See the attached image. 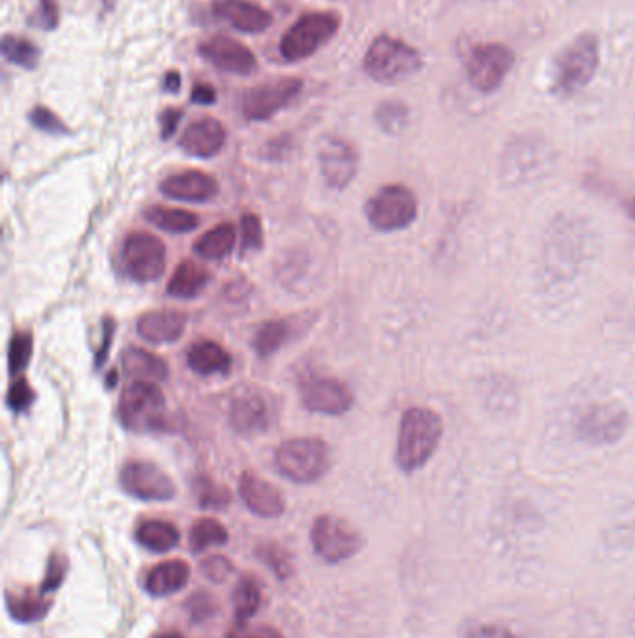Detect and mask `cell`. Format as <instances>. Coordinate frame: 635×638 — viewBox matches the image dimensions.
I'll return each instance as SVG.
<instances>
[{"label": "cell", "instance_id": "obj_1", "mask_svg": "<svg viewBox=\"0 0 635 638\" xmlns=\"http://www.w3.org/2000/svg\"><path fill=\"white\" fill-rule=\"evenodd\" d=\"M443 424L438 413L427 407L404 411L397 434L396 462L402 473L426 467L442 440Z\"/></svg>", "mask_w": 635, "mask_h": 638}, {"label": "cell", "instance_id": "obj_2", "mask_svg": "<svg viewBox=\"0 0 635 638\" xmlns=\"http://www.w3.org/2000/svg\"><path fill=\"white\" fill-rule=\"evenodd\" d=\"M601 65V40L593 32H583L561 49L552 65V94L569 100L593 81Z\"/></svg>", "mask_w": 635, "mask_h": 638}, {"label": "cell", "instance_id": "obj_3", "mask_svg": "<svg viewBox=\"0 0 635 638\" xmlns=\"http://www.w3.org/2000/svg\"><path fill=\"white\" fill-rule=\"evenodd\" d=\"M117 415L123 428L134 434H157L168 429L166 398L157 383L150 381H133L123 388Z\"/></svg>", "mask_w": 635, "mask_h": 638}, {"label": "cell", "instance_id": "obj_4", "mask_svg": "<svg viewBox=\"0 0 635 638\" xmlns=\"http://www.w3.org/2000/svg\"><path fill=\"white\" fill-rule=\"evenodd\" d=\"M275 465L287 480L308 486L330 469V448L319 437H293L276 448Z\"/></svg>", "mask_w": 635, "mask_h": 638}, {"label": "cell", "instance_id": "obj_5", "mask_svg": "<svg viewBox=\"0 0 635 638\" xmlns=\"http://www.w3.org/2000/svg\"><path fill=\"white\" fill-rule=\"evenodd\" d=\"M423 68L420 51L404 41L382 34L375 38L363 57V70L380 84H397Z\"/></svg>", "mask_w": 635, "mask_h": 638}, {"label": "cell", "instance_id": "obj_6", "mask_svg": "<svg viewBox=\"0 0 635 638\" xmlns=\"http://www.w3.org/2000/svg\"><path fill=\"white\" fill-rule=\"evenodd\" d=\"M341 18L336 12H309L281 36L280 53L287 62H303L338 34Z\"/></svg>", "mask_w": 635, "mask_h": 638}, {"label": "cell", "instance_id": "obj_7", "mask_svg": "<svg viewBox=\"0 0 635 638\" xmlns=\"http://www.w3.org/2000/svg\"><path fill=\"white\" fill-rule=\"evenodd\" d=\"M366 215L377 232H399L408 229L418 217V199L407 185L391 183L369 199Z\"/></svg>", "mask_w": 635, "mask_h": 638}, {"label": "cell", "instance_id": "obj_8", "mask_svg": "<svg viewBox=\"0 0 635 638\" xmlns=\"http://www.w3.org/2000/svg\"><path fill=\"white\" fill-rule=\"evenodd\" d=\"M120 265L133 281L142 284L158 281L166 270V246L157 235L133 232L123 241Z\"/></svg>", "mask_w": 635, "mask_h": 638}, {"label": "cell", "instance_id": "obj_9", "mask_svg": "<svg viewBox=\"0 0 635 638\" xmlns=\"http://www.w3.org/2000/svg\"><path fill=\"white\" fill-rule=\"evenodd\" d=\"M628 428L629 413L618 402L591 404L576 422L577 439L591 446L615 445Z\"/></svg>", "mask_w": 635, "mask_h": 638}, {"label": "cell", "instance_id": "obj_10", "mask_svg": "<svg viewBox=\"0 0 635 638\" xmlns=\"http://www.w3.org/2000/svg\"><path fill=\"white\" fill-rule=\"evenodd\" d=\"M311 544L319 557L328 564H339L356 557L363 547V538L349 521L325 514L315 519Z\"/></svg>", "mask_w": 635, "mask_h": 638}, {"label": "cell", "instance_id": "obj_11", "mask_svg": "<svg viewBox=\"0 0 635 638\" xmlns=\"http://www.w3.org/2000/svg\"><path fill=\"white\" fill-rule=\"evenodd\" d=\"M514 53L502 43H481L468 54V82L481 94H494L513 70Z\"/></svg>", "mask_w": 635, "mask_h": 638}, {"label": "cell", "instance_id": "obj_12", "mask_svg": "<svg viewBox=\"0 0 635 638\" xmlns=\"http://www.w3.org/2000/svg\"><path fill=\"white\" fill-rule=\"evenodd\" d=\"M303 90V79L276 77L259 82L243 95V117L248 122H265L284 111Z\"/></svg>", "mask_w": 635, "mask_h": 638}, {"label": "cell", "instance_id": "obj_13", "mask_svg": "<svg viewBox=\"0 0 635 638\" xmlns=\"http://www.w3.org/2000/svg\"><path fill=\"white\" fill-rule=\"evenodd\" d=\"M276 415L278 411L270 394L248 391L237 394L229 405V426L243 437H256L273 428Z\"/></svg>", "mask_w": 635, "mask_h": 638}, {"label": "cell", "instance_id": "obj_14", "mask_svg": "<svg viewBox=\"0 0 635 638\" xmlns=\"http://www.w3.org/2000/svg\"><path fill=\"white\" fill-rule=\"evenodd\" d=\"M120 484L127 495L146 503H164L175 497L174 482L152 462L134 459L125 463L120 473Z\"/></svg>", "mask_w": 635, "mask_h": 638}, {"label": "cell", "instance_id": "obj_15", "mask_svg": "<svg viewBox=\"0 0 635 638\" xmlns=\"http://www.w3.org/2000/svg\"><path fill=\"white\" fill-rule=\"evenodd\" d=\"M304 407L321 415L339 416L355 405V394L344 381L334 377H311L300 387Z\"/></svg>", "mask_w": 635, "mask_h": 638}, {"label": "cell", "instance_id": "obj_16", "mask_svg": "<svg viewBox=\"0 0 635 638\" xmlns=\"http://www.w3.org/2000/svg\"><path fill=\"white\" fill-rule=\"evenodd\" d=\"M198 51L216 70L229 75L248 77L259 68L256 54L252 53L245 43L228 36H213L209 40L202 41Z\"/></svg>", "mask_w": 635, "mask_h": 638}, {"label": "cell", "instance_id": "obj_17", "mask_svg": "<svg viewBox=\"0 0 635 638\" xmlns=\"http://www.w3.org/2000/svg\"><path fill=\"white\" fill-rule=\"evenodd\" d=\"M319 169L328 188L344 191L358 172V152L344 139L327 136L319 146Z\"/></svg>", "mask_w": 635, "mask_h": 638}, {"label": "cell", "instance_id": "obj_18", "mask_svg": "<svg viewBox=\"0 0 635 638\" xmlns=\"http://www.w3.org/2000/svg\"><path fill=\"white\" fill-rule=\"evenodd\" d=\"M239 493L246 508L257 517L276 519V517L284 516L286 512V500L281 497L280 489L256 473L245 470L240 475Z\"/></svg>", "mask_w": 635, "mask_h": 638}, {"label": "cell", "instance_id": "obj_19", "mask_svg": "<svg viewBox=\"0 0 635 638\" xmlns=\"http://www.w3.org/2000/svg\"><path fill=\"white\" fill-rule=\"evenodd\" d=\"M228 133L216 118L204 117L183 131L180 146L191 158L209 159L222 152Z\"/></svg>", "mask_w": 635, "mask_h": 638}, {"label": "cell", "instance_id": "obj_20", "mask_svg": "<svg viewBox=\"0 0 635 638\" xmlns=\"http://www.w3.org/2000/svg\"><path fill=\"white\" fill-rule=\"evenodd\" d=\"M213 10L216 18L245 34H263L275 21L273 13L250 0H216Z\"/></svg>", "mask_w": 635, "mask_h": 638}, {"label": "cell", "instance_id": "obj_21", "mask_svg": "<svg viewBox=\"0 0 635 638\" xmlns=\"http://www.w3.org/2000/svg\"><path fill=\"white\" fill-rule=\"evenodd\" d=\"M221 188L215 178L199 172V170H187L180 174H172L161 183V193L168 199L181 200V202H194L204 204L215 199Z\"/></svg>", "mask_w": 635, "mask_h": 638}, {"label": "cell", "instance_id": "obj_22", "mask_svg": "<svg viewBox=\"0 0 635 638\" xmlns=\"http://www.w3.org/2000/svg\"><path fill=\"white\" fill-rule=\"evenodd\" d=\"M187 328V316L180 311L147 312L136 323V333L150 344H172Z\"/></svg>", "mask_w": 635, "mask_h": 638}, {"label": "cell", "instance_id": "obj_23", "mask_svg": "<svg viewBox=\"0 0 635 638\" xmlns=\"http://www.w3.org/2000/svg\"><path fill=\"white\" fill-rule=\"evenodd\" d=\"M191 579V568L185 560H166L150 569L146 591L153 598H168L183 590Z\"/></svg>", "mask_w": 635, "mask_h": 638}, {"label": "cell", "instance_id": "obj_24", "mask_svg": "<svg viewBox=\"0 0 635 638\" xmlns=\"http://www.w3.org/2000/svg\"><path fill=\"white\" fill-rule=\"evenodd\" d=\"M122 368L134 381L163 383L170 377L168 363L142 347H127L122 353Z\"/></svg>", "mask_w": 635, "mask_h": 638}, {"label": "cell", "instance_id": "obj_25", "mask_svg": "<svg viewBox=\"0 0 635 638\" xmlns=\"http://www.w3.org/2000/svg\"><path fill=\"white\" fill-rule=\"evenodd\" d=\"M209 282L211 273L205 265L194 260H185L175 267L174 275L170 276L166 292L175 300H194L204 292Z\"/></svg>", "mask_w": 635, "mask_h": 638}, {"label": "cell", "instance_id": "obj_26", "mask_svg": "<svg viewBox=\"0 0 635 638\" xmlns=\"http://www.w3.org/2000/svg\"><path fill=\"white\" fill-rule=\"evenodd\" d=\"M187 363L199 375L228 374L232 355L213 340H199L187 353Z\"/></svg>", "mask_w": 635, "mask_h": 638}, {"label": "cell", "instance_id": "obj_27", "mask_svg": "<svg viewBox=\"0 0 635 638\" xmlns=\"http://www.w3.org/2000/svg\"><path fill=\"white\" fill-rule=\"evenodd\" d=\"M134 538L141 547L150 550V553L164 555L180 545L181 534L174 523L150 519V521L141 523L136 527Z\"/></svg>", "mask_w": 635, "mask_h": 638}, {"label": "cell", "instance_id": "obj_28", "mask_svg": "<svg viewBox=\"0 0 635 638\" xmlns=\"http://www.w3.org/2000/svg\"><path fill=\"white\" fill-rule=\"evenodd\" d=\"M7 607L13 620L19 621V624H34V621L45 618L51 604L48 601V596L41 594V590H18L8 591Z\"/></svg>", "mask_w": 635, "mask_h": 638}, {"label": "cell", "instance_id": "obj_29", "mask_svg": "<svg viewBox=\"0 0 635 638\" xmlns=\"http://www.w3.org/2000/svg\"><path fill=\"white\" fill-rule=\"evenodd\" d=\"M237 243V230L232 223H221L213 226L209 232H205L196 243L194 252L199 259L222 260L232 254Z\"/></svg>", "mask_w": 635, "mask_h": 638}, {"label": "cell", "instance_id": "obj_30", "mask_svg": "<svg viewBox=\"0 0 635 638\" xmlns=\"http://www.w3.org/2000/svg\"><path fill=\"white\" fill-rule=\"evenodd\" d=\"M146 219L153 226L170 232V234H188L198 229V215L193 211L166 207V205H152L146 210Z\"/></svg>", "mask_w": 635, "mask_h": 638}, {"label": "cell", "instance_id": "obj_31", "mask_svg": "<svg viewBox=\"0 0 635 638\" xmlns=\"http://www.w3.org/2000/svg\"><path fill=\"white\" fill-rule=\"evenodd\" d=\"M234 615L237 626H245L262 607V586L252 575H243L234 590Z\"/></svg>", "mask_w": 635, "mask_h": 638}, {"label": "cell", "instance_id": "obj_32", "mask_svg": "<svg viewBox=\"0 0 635 638\" xmlns=\"http://www.w3.org/2000/svg\"><path fill=\"white\" fill-rule=\"evenodd\" d=\"M228 528L213 517H204V519L194 523L193 528H191L188 544H191L193 553H204V550L213 549V547L228 544Z\"/></svg>", "mask_w": 635, "mask_h": 638}, {"label": "cell", "instance_id": "obj_33", "mask_svg": "<svg viewBox=\"0 0 635 638\" xmlns=\"http://www.w3.org/2000/svg\"><path fill=\"white\" fill-rule=\"evenodd\" d=\"M2 54L10 64L19 65L23 70H35L41 59L40 48L21 36H4L2 38Z\"/></svg>", "mask_w": 635, "mask_h": 638}, {"label": "cell", "instance_id": "obj_34", "mask_svg": "<svg viewBox=\"0 0 635 638\" xmlns=\"http://www.w3.org/2000/svg\"><path fill=\"white\" fill-rule=\"evenodd\" d=\"M289 325L281 320L265 322L254 336V350L262 358L273 357L287 342Z\"/></svg>", "mask_w": 635, "mask_h": 638}, {"label": "cell", "instance_id": "obj_35", "mask_svg": "<svg viewBox=\"0 0 635 638\" xmlns=\"http://www.w3.org/2000/svg\"><path fill=\"white\" fill-rule=\"evenodd\" d=\"M193 492L199 506L205 509H226L234 500L228 487L222 486L209 476H196Z\"/></svg>", "mask_w": 635, "mask_h": 638}, {"label": "cell", "instance_id": "obj_36", "mask_svg": "<svg viewBox=\"0 0 635 638\" xmlns=\"http://www.w3.org/2000/svg\"><path fill=\"white\" fill-rule=\"evenodd\" d=\"M408 118H410V111L402 101H385L375 112V120L379 123L380 130L388 135L401 133L408 125Z\"/></svg>", "mask_w": 635, "mask_h": 638}, {"label": "cell", "instance_id": "obj_37", "mask_svg": "<svg viewBox=\"0 0 635 638\" xmlns=\"http://www.w3.org/2000/svg\"><path fill=\"white\" fill-rule=\"evenodd\" d=\"M257 557L262 558L263 563L267 564L268 568L275 571L278 579H289L293 571H295V568H293L291 555H289L284 547H280V545H259Z\"/></svg>", "mask_w": 635, "mask_h": 638}, {"label": "cell", "instance_id": "obj_38", "mask_svg": "<svg viewBox=\"0 0 635 638\" xmlns=\"http://www.w3.org/2000/svg\"><path fill=\"white\" fill-rule=\"evenodd\" d=\"M32 334L30 333H16L10 340V347H8V368L10 374H21L27 366H29L30 358H32Z\"/></svg>", "mask_w": 635, "mask_h": 638}, {"label": "cell", "instance_id": "obj_39", "mask_svg": "<svg viewBox=\"0 0 635 638\" xmlns=\"http://www.w3.org/2000/svg\"><path fill=\"white\" fill-rule=\"evenodd\" d=\"M461 638H520L511 627L494 621L467 620L461 626Z\"/></svg>", "mask_w": 635, "mask_h": 638}, {"label": "cell", "instance_id": "obj_40", "mask_svg": "<svg viewBox=\"0 0 635 638\" xmlns=\"http://www.w3.org/2000/svg\"><path fill=\"white\" fill-rule=\"evenodd\" d=\"M29 118L35 130L45 131L49 135H68L70 133L65 123L48 107H34Z\"/></svg>", "mask_w": 635, "mask_h": 638}, {"label": "cell", "instance_id": "obj_41", "mask_svg": "<svg viewBox=\"0 0 635 638\" xmlns=\"http://www.w3.org/2000/svg\"><path fill=\"white\" fill-rule=\"evenodd\" d=\"M240 246L243 251H259L263 246L262 219L256 213H245L240 221Z\"/></svg>", "mask_w": 635, "mask_h": 638}, {"label": "cell", "instance_id": "obj_42", "mask_svg": "<svg viewBox=\"0 0 635 638\" xmlns=\"http://www.w3.org/2000/svg\"><path fill=\"white\" fill-rule=\"evenodd\" d=\"M65 574H68V560L62 555H51L48 563V574L41 583V594L51 596L53 591L59 590L64 583Z\"/></svg>", "mask_w": 635, "mask_h": 638}, {"label": "cell", "instance_id": "obj_43", "mask_svg": "<svg viewBox=\"0 0 635 638\" xmlns=\"http://www.w3.org/2000/svg\"><path fill=\"white\" fill-rule=\"evenodd\" d=\"M32 402H34V393H32L29 383H27L23 377L13 379L12 385L8 388V407H10L13 413H21V411L29 409Z\"/></svg>", "mask_w": 635, "mask_h": 638}, {"label": "cell", "instance_id": "obj_44", "mask_svg": "<svg viewBox=\"0 0 635 638\" xmlns=\"http://www.w3.org/2000/svg\"><path fill=\"white\" fill-rule=\"evenodd\" d=\"M187 609L194 621H204L216 615L218 605H216L215 598L211 594L198 591L196 596L188 599Z\"/></svg>", "mask_w": 635, "mask_h": 638}, {"label": "cell", "instance_id": "obj_45", "mask_svg": "<svg viewBox=\"0 0 635 638\" xmlns=\"http://www.w3.org/2000/svg\"><path fill=\"white\" fill-rule=\"evenodd\" d=\"M202 574L213 583H224L229 575L234 574V564L229 563L228 558L216 555L202 563Z\"/></svg>", "mask_w": 635, "mask_h": 638}, {"label": "cell", "instance_id": "obj_46", "mask_svg": "<svg viewBox=\"0 0 635 638\" xmlns=\"http://www.w3.org/2000/svg\"><path fill=\"white\" fill-rule=\"evenodd\" d=\"M60 10L57 0H40V8L35 12L32 23L43 30H54L59 27Z\"/></svg>", "mask_w": 635, "mask_h": 638}, {"label": "cell", "instance_id": "obj_47", "mask_svg": "<svg viewBox=\"0 0 635 638\" xmlns=\"http://www.w3.org/2000/svg\"><path fill=\"white\" fill-rule=\"evenodd\" d=\"M181 117H183V112L177 111V109H166L161 114V136H163L164 141H168V139L174 136L177 125H180Z\"/></svg>", "mask_w": 635, "mask_h": 638}, {"label": "cell", "instance_id": "obj_48", "mask_svg": "<svg viewBox=\"0 0 635 638\" xmlns=\"http://www.w3.org/2000/svg\"><path fill=\"white\" fill-rule=\"evenodd\" d=\"M191 100L198 105H215L216 103V90L211 87V84H205V82H198L193 89V94H191Z\"/></svg>", "mask_w": 635, "mask_h": 638}, {"label": "cell", "instance_id": "obj_49", "mask_svg": "<svg viewBox=\"0 0 635 638\" xmlns=\"http://www.w3.org/2000/svg\"><path fill=\"white\" fill-rule=\"evenodd\" d=\"M105 336H103V344L100 346V352H98V357H95V366L100 368L105 363L106 357H109V347H111L112 334H114V322L111 317L105 322Z\"/></svg>", "mask_w": 635, "mask_h": 638}, {"label": "cell", "instance_id": "obj_50", "mask_svg": "<svg viewBox=\"0 0 635 638\" xmlns=\"http://www.w3.org/2000/svg\"><path fill=\"white\" fill-rule=\"evenodd\" d=\"M289 148H291V142L289 139H275V141H270L267 144V158L275 159V158H284L287 152H289Z\"/></svg>", "mask_w": 635, "mask_h": 638}, {"label": "cell", "instance_id": "obj_51", "mask_svg": "<svg viewBox=\"0 0 635 638\" xmlns=\"http://www.w3.org/2000/svg\"><path fill=\"white\" fill-rule=\"evenodd\" d=\"M243 638H286L281 635L278 629L270 626H259L256 629H252V631L246 632L245 637Z\"/></svg>", "mask_w": 635, "mask_h": 638}, {"label": "cell", "instance_id": "obj_52", "mask_svg": "<svg viewBox=\"0 0 635 638\" xmlns=\"http://www.w3.org/2000/svg\"><path fill=\"white\" fill-rule=\"evenodd\" d=\"M164 92H170V94H177L181 90V75L177 71H168L166 77H164Z\"/></svg>", "mask_w": 635, "mask_h": 638}, {"label": "cell", "instance_id": "obj_53", "mask_svg": "<svg viewBox=\"0 0 635 638\" xmlns=\"http://www.w3.org/2000/svg\"><path fill=\"white\" fill-rule=\"evenodd\" d=\"M626 213H628V217L635 223V196L626 202Z\"/></svg>", "mask_w": 635, "mask_h": 638}, {"label": "cell", "instance_id": "obj_54", "mask_svg": "<svg viewBox=\"0 0 635 638\" xmlns=\"http://www.w3.org/2000/svg\"><path fill=\"white\" fill-rule=\"evenodd\" d=\"M153 638H183V635H181V632L177 631H166L161 632V635H157V637Z\"/></svg>", "mask_w": 635, "mask_h": 638}]
</instances>
